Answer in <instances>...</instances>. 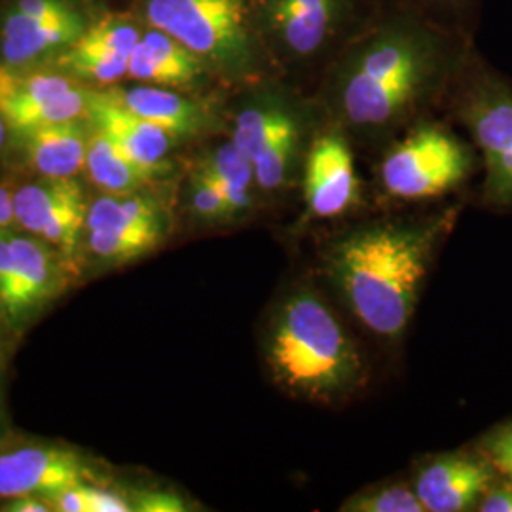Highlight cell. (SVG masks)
Wrapping results in <instances>:
<instances>
[{"instance_id":"cell-1","label":"cell","mask_w":512,"mask_h":512,"mask_svg":"<svg viewBox=\"0 0 512 512\" xmlns=\"http://www.w3.org/2000/svg\"><path fill=\"white\" fill-rule=\"evenodd\" d=\"M465 67L458 35L418 8H378L323 71L321 109L349 139L384 141L414 122Z\"/></svg>"},{"instance_id":"cell-2","label":"cell","mask_w":512,"mask_h":512,"mask_svg":"<svg viewBox=\"0 0 512 512\" xmlns=\"http://www.w3.org/2000/svg\"><path fill=\"white\" fill-rule=\"evenodd\" d=\"M456 211L420 222L353 230L327 253V272L353 315L380 338L399 340L416 311L423 281Z\"/></svg>"},{"instance_id":"cell-3","label":"cell","mask_w":512,"mask_h":512,"mask_svg":"<svg viewBox=\"0 0 512 512\" xmlns=\"http://www.w3.org/2000/svg\"><path fill=\"white\" fill-rule=\"evenodd\" d=\"M264 359L275 384L313 403L348 397L365 378L355 340L310 289L294 291L277 306L266 330Z\"/></svg>"},{"instance_id":"cell-4","label":"cell","mask_w":512,"mask_h":512,"mask_svg":"<svg viewBox=\"0 0 512 512\" xmlns=\"http://www.w3.org/2000/svg\"><path fill=\"white\" fill-rule=\"evenodd\" d=\"M143 19L200 55L213 73L241 82L277 76L256 31L255 0H145Z\"/></svg>"},{"instance_id":"cell-5","label":"cell","mask_w":512,"mask_h":512,"mask_svg":"<svg viewBox=\"0 0 512 512\" xmlns=\"http://www.w3.org/2000/svg\"><path fill=\"white\" fill-rule=\"evenodd\" d=\"M378 8L376 0H255L256 31L275 74L323 73Z\"/></svg>"},{"instance_id":"cell-6","label":"cell","mask_w":512,"mask_h":512,"mask_svg":"<svg viewBox=\"0 0 512 512\" xmlns=\"http://www.w3.org/2000/svg\"><path fill=\"white\" fill-rule=\"evenodd\" d=\"M310 110L277 76L253 82L232 120L230 141L253 162L256 188L279 192L302 171L310 147Z\"/></svg>"},{"instance_id":"cell-7","label":"cell","mask_w":512,"mask_h":512,"mask_svg":"<svg viewBox=\"0 0 512 512\" xmlns=\"http://www.w3.org/2000/svg\"><path fill=\"white\" fill-rule=\"evenodd\" d=\"M473 169L475 156L458 135L439 124L420 122L385 152L380 181L391 198L420 202L456 190Z\"/></svg>"},{"instance_id":"cell-8","label":"cell","mask_w":512,"mask_h":512,"mask_svg":"<svg viewBox=\"0 0 512 512\" xmlns=\"http://www.w3.org/2000/svg\"><path fill=\"white\" fill-rule=\"evenodd\" d=\"M458 116L469 129L484 164V200L512 205V88L497 74L478 71L465 78Z\"/></svg>"},{"instance_id":"cell-9","label":"cell","mask_w":512,"mask_h":512,"mask_svg":"<svg viewBox=\"0 0 512 512\" xmlns=\"http://www.w3.org/2000/svg\"><path fill=\"white\" fill-rule=\"evenodd\" d=\"M304 202L313 219H336L351 211L361 196L349 137L332 126L317 131L302 165Z\"/></svg>"},{"instance_id":"cell-10","label":"cell","mask_w":512,"mask_h":512,"mask_svg":"<svg viewBox=\"0 0 512 512\" xmlns=\"http://www.w3.org/2000/svg\"><path fill=\"white\" fill-rule=\"evenodd\" d=\"M14 211L23 230L54 245L61 255L73 256L86 230L88 205L73 177H44L21 186L14 194Z\"/></svg>"},{"instance_id":"cell-11","label":"cell","mask_w":512,"mask_h":512,"mask_svg":"<svg viewBox=\"0 0 512 512\" xmlns=\"http://www.w3.org/2000/svg\"><path fill=\"white\" fill-rule=\"evenodd\" d=\"M499 478L492 463L476 452H450L423 463L414 490L423 511H476Z\"/></svg>"},{"instance_id":"cell-12","label":"cell","mask_w":512,"mask_h":512,"mask_svg":"<svg viewBox=\"0 0 512 512\" xmlns=\"http://www.w3.org/2000/svg\"><path fill=\"white\" fill-rule=\"evenodd\" d=\"M90 469L82 456L61 446H27L0 454V497L38 495L52 499L86 482Z\"/></svg>"},{"instance_id":"cell-13","label":"cell","mask_w":512,"mask_h":512,"mask_svg":"<svg viewBox=\"0 0 512 512\" xmlns=\"http://www.w3.org/2000/svg\"><path fill=\"white\" fill-rule=\"evenodd\" d=\"M88 120L107 133L135 164L143 165L158 177L167 171V158L179 143L169 131L133 114L107 92L90 93Z\"/></svg>"},{"instance_id":"cell-14","label":"cell","mask_w":512,"mask_h":512,"mask_svg":"<svg viewBox=\"0 0 512 512\" xmlns=\"http://www.w3.org/2000/svg\"><path fill=\"white\" fill-rule=\"evenodd\" d=\"M209 73L213 71L200 55L154 27L143 31L137 48L129 55L128 76L143 84L183 92L200 86Z\"/></svg>"},{"instance_id":"cell-15","label":"cell","mask_w":512,"mask_h":512,"mask_svg":"<svg viewBox=\"0 0 512 512\" xmlns=\"http://www.w3.org/2000/svg\"><path fill=\"white\" fill-rule=\"evenodd\" d=\"M14 251V296L6 310L10 325H21L61 289V266L50 243L38 236L10 234Z\"/></svg>"},{"instance_id":"cell-16","label":"cell","mask_w":512,"mask_h":512,"mask_svg":"<svg viewBox=\"0 0 512 512\" xmlns=\"http://www.w3.org/2000/svg\"><path fill=\"white\" fill-rule=\"evenodd\" d=\"M110 97L133 114L169 131L179 141L196 137L211 128V109L196 97L181 90L141 84L131 88H112Z\"/></svg>"},{"instance_id":"cell-17","label":"cell","mask_w":512,"mask_h":512,"mask_svg":"<svg viewBox=\"0 0 512 512\" xmlns=\"http://www.w3.org/2000/svg\"><path fill=\"white\" fill-rule=\"evenodd\" d=\"M84 29L78 10L57 18H35L12 10L2 25V57L10 67L25 65L55 48L71 46Z\"/></svg>"},{"instance_id":"cell-18","label":"cell","mask_w":512,"mask_h":512,"mask_svg":"<svg viewBox=\"0 0 512 512\" xmlns=\"http://www.w3.org/2000/svg\"><path fill=\"white\" fill-rule=\"evenodd\" d=\"M86 230H109L160 245L167 232V213L156 198L131 194H105L88 207Z\"/></svg>"},{"instance_id":"cell-19","label":"cell","mask_w":512,"mask_h":512,"mask_svg":"<svg viewBox=\"0 0 512 512\" xmlns=\"http://www.w3.org/2000/svg\"><path fill=\"white\" fill-rule=\"evenodd\" d=\"M25 150L42 177H74L86 165L90 131L80 120L57 122L19 133Z\"/></svg>"},{"instance_id":"cell-20","label":"cell","mask_w":512,"mask_h":512,"mask_svg":"<svg viewBox=\"0 0 512 512\" xmlns=\"http://www.w3.org/2000/svg\"><path fill=\"white\" fill-rule=\"evenodd\" d=\"M93 183L107 194H131L143 190L158 175L135 164L128 154H124L107 133L92 126L86 165Z\"/></svg>"},{"instance_id":"cell-21","label":"cell","mask_w":512,"mask_h":512,"mask_svg":"<svg viewBox=\"0 0 512 512\" xmlns=\"http://www.w3.org/2000/svg\"><path fill=\"white\" fill-rule=\"evenodd\" d=\"M198 165L219 186L232 217L251 211L255 205V167L232 141L209 150Z\"/></svg>"},{"instance_id":"cell-22","label":"cell","mask_w":512,"mask_h":512,"mask_svg":"<svg viewBox=\"0 0 512 512\" xmlns=\"http://www.w3.org/2000/svg\"><path fill=\"white\" fill-rule=\"evenodd\" d=\"M143 31L126 19H101L84 29V33L74 40L73 48L90 54L118 55L128 57L133 54L141 40Z\"/></svg>"},{"instance_id":"cell-23","label":"cell","mask_w":512,"mask_h":512,"mask_svg":"<svg viewBox=\"0 0 512 512\" xmlns=\"http://www.w3.org/2000/svg\"><path fill=\"white\" fill-rule=\"evenodd\" d=\"M344 512H425L414 486L404 482L382 484L349 497Z\"/></svg>"},{"instance_id":"cell-24","label":"cell","mask_w":512,"mask_h":512,"mask_svg":"<svg viewBox=\"0 0 512 512\" xmlns=\"http://www.w3.org/2000/svg\"><path fill=\"white\" fill-rule=\"evenodd\" d=\"M61 65L63 69H67L78 78H86L99 84H112L128 76L129 59L118 57V55L80 52L73 46H69V50L61 55Z\"/></svg>"},{"instance_id":"cell-25","label":"cell","mask_w":512,"mask_h":512,"mask_svg":"<svg viewBox=\"0 0 512 512\" xmlns=\"http://www.w3.org/2000/svg\"><path fill=\"white\" fill-rule=\"evenodd\" d=\"M188 205L194 217L202 222L217 224V222L234 219L219 186L200 165L192 169L188 179Z\"/></svg>"},{"instance_id":"cell-26","label":"cell","mask_w":512,"mask_h":512,"mask_svg":"<svg viewBox=\"0 0 512 512\" xmlns=\"http://www.w3.org/2000/svg\"><path fill=\"white\" fill-rule=\"evenodd\" d=\"M86 232H88L90 251L105 262L126 264L156 249V245L148 243L145 239L131 238L124 234L109 232V230H86Z\"/></svg>"},{"instance_id":"cell-27","label":"cell","mask_w":512,"mask_h":512,"mask_svg":"<svg viewBox=\"0 0 512 512\" xmlns=\"http://www.w3.org/2000/svg\"><path fill=\"white\" fill-rule=\"evenodd\" d=\"M478 452L492 463L497 475L512 480V421L492 429L480 440Z\"/></svg>"},{"instance_id":"cell-28","label":"cell","mask_w":512,"mask_h":512,"mask_svg":"<svg viewBox=\"0 0 512 512\" xmlns=\"http://www.w3.org/2000/svg\"><path fill=\"white\" fill-rule=\"evenodd\" d=\"M129 501L133 511L137 512L188 511L183 497L169 490H139Z\"/></svg>"},{"instance_id":"cell-29","label":"cell","mask_w":512,"mask_h":512,"mask_svg":"<svg viewBox=\"0 0 512 512\" xmlns=\"http://www.w3.org/2000/svg\"><path fill=\"white\" fill-rule=\"evenodd\" d=\"M14 12L35 18H57L74 12L69 0H18Z\"/></svg>"},{"instance_id":"cell-30","label":"cell","mask_w":512,"mask_h":512,"mask_svg":"<svg viewBox=\"0 0 512 512\" xmlns=\"http://www.w3.org/2000/svg\"><path fill=\"white\" fill-rule=\"evenodd\" d=\"M476 511L480 512H512V480L499 476L492 488L482 497Z\"/></svg>"},{"instance_id":"cell-31","label":"cell","mask_w":512,"mask_h":512,"mask_svg":"<svg viewBox=\"0 0 512 512\" xmlns=\"http://www.w3.org/2000/svg\"><path fill=\"white\" fill-rule=\"evenodd\" d=\"M88 497H90V512H129L133 511L131 501L124 495L114 494L112 490L97 488L88 484Z\"/></svg>"},{"instance_id":"cell-32","label":"cell","mask_w":512,"mask_h":512,"mask_svg":"<svg viewBox=\"0 0 512 512\" xmlns=\"http://www.w3.org/2000/svg\"><path fill=\"white\" fill-rule=\"evenodd\" d=\"M88 482L76 484L61 494L50 499L54 511L57 512H90V497H88Z\"/></svg>"},{"instance_id":"cell-33","label":"cell","mask_w":512,"mask_h":512,"mask_svg":"<svg viewBox=\"0 0 512 512\" xmlns=\"http://www.w3.org/2000/svg\"><path fill=\"white\" fill-rule=\"evenodd\" d=\"M4 512H52L54 507L48 499L38 495H19L12 497L4 507Z\"/></svg>"},{"instance_id":"cell-34","label":"cell","mask_w":512,"mask_h":512,"mask_svg":"<svg viewBox=\"0 0 512 512\" xmlns=\"http://www.w3.org/2000/svg\"><path fill=\"white\" fill-rule=\"evenodd\" d=\"M467 0H406V4L418 8L425 12L431 18L439 19L437 14H446V12H458L459 8Z\"/></svg>"},{"instance_id":"cell-35","label":"cell","mask_w":512,"mask_h":512,"mask_svg":"<svg viewBox=\"0 0 512 512\" xmlns=\"http://www.w3.org/2000/svg\"><path fill=\"white\" fill-rule=\"evenodd\" d=\"M14 224H18L14 211V194L0 186V234L10 232Z\"/></svg>"},{"instance_id":"cell-36","label":"cell","mask_w":512,"mask_h":512,"mask_svg":"<svg viewBox=\"0 0 512 512\" xmlns=\"http://www.w3.org/2000/svg\"><path fill=\"white\" fill-rule=\"evenodd\" d=\"M12 78H14V73H10L8 69L0 67V97H2V95H4V92L8 90V86H10Z\"/></svg>"},{"instance_id":"cell-37","label":"cell","mask_w":512,"mask_h":512,"mask_svg":"<svg viewBox=\"0 0 512 512\" xmlns=\"http://www.w3.org/2000/svg\"><path fill=\"white\" fill-rule=\"evenodd\" d=\"M6 323H10V321H8V315H6V311L2 308V304H0V342H2V336H4Z\"/></svg>"},{"instance_id":"cell-38","label":"cell","mask_w":512,"mask_h":512,"mask_svg":"<svg viewBox=\"0 0 512 512\" xmlns=\"http://www.w3.org/2000/svg\"><path fill=\"white\" fill-rule=\"evenodd\" d=\"M4 137H6V122H4V118L0 116V148L4 145Z\"/></svg>"}]
</instances>
